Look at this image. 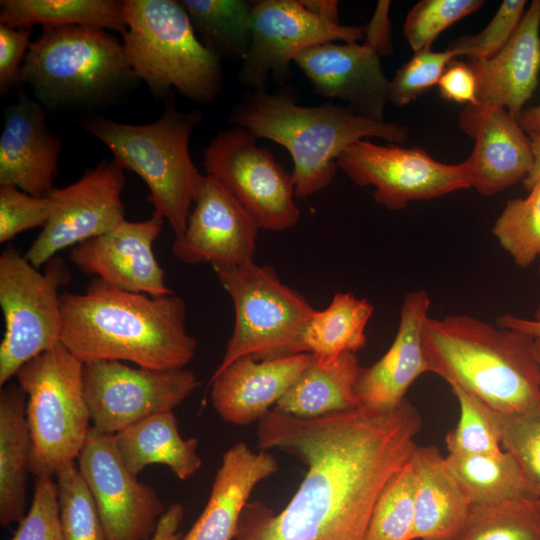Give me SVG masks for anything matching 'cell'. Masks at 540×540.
<instances>
[{
    "label": "cell",
    "mask_w": 540,
    "mask_h": 540,
    "mask_svg": "<svg viewBox=\"0 0 540 540\" xmlns=\"http://www.w3.org/2000/svg\"><path fill=\"white\" fill-rule=\"evenodd\" d=\"M446 462L473 505L538 498L515 459L504 450L493 454H448Z\"/></svg>",
    "instance_id": "32"
},
{
    "label": "cell",
    "mask_w": 540,
    "mask_h": 540,
    "mask_svg": "<svg viewBox=\"0 0 540 540\" xmlns=\"http://www.w3.org/2000/svg\"><path fill=\"white\" fill-rule=\"evenodd\" d=\"M213 269L232 299L235 322L212 375L241 357L265 360L299 354L300 334L316 311L302 294L284 284L269 265L251 261Z\"/></svg>",
    "instance_id": "9"
},
{
    "label": "cell",
    "mask_w": 540,
    "mask_h": 540,
    "mask_svg": "<svg viewBox=\"0 0 540 540\" xmlns=\"http://www.w3.org/2000/svg\"><path fill=\"white\" fill-rule=\"evenodd\" d=\"M380 56L366 42H326L302 51L294 63L316 94L342 100L365 118L385 121L390 80Z\"/></svg>",
    "instance_id": "19"
},
{
    "label": "cell",
    "mask_w": 540,
    "mask_h": 540,
    "mask_svg": "<svg viewBox=\"0 0 540 540\" xmlns=\"http://www.w3.org/2000/svg\"><path fill=\"white\" fill-rule=\"evenodd\" d=\"M361 369L356 353L344 352L321 363H311L272 410L312 419L357 408L355 385Z\"/></svg>",
    "instance_id": "28"
},
{
    "label": "cell",
    "mask_w": 540,
    "mask_h": 540,
    "mask_svg": "<svg viewBox=\"0 0 540 540\" xmlns=\"http://www.w3.org/2000/svg\"><path fill=\"white\" fill-rule=\"evenodd\" d=\"M30 436L26 396L17 383L0 392V523L8 527L25 516Z\"/></svg>",
    "instance_id": "29"
},
{
    "label": "cell",
    "mask_w": 540,
    "mask_h": 540,
    "mask_svg": "<svg viewBox=\"0 0 540 540\" xmlns=\"http://www.w3.org/2000/svg\"><path fill=\"white\" fill-rule=\"evenodd\" d=\"M430 305L423 289L405 295L392 345L371 366H361L355 385L358 409L372 413L396 409L406 400L405 395L416 379L431 372L423 346Z\"/></svg>",
    "instance_id": "20"
},
{
    "label": "cell",
    "mask_w": 540,
    "mask_h": 540,
    "mask_svg": "<svg viewBox=\"0 0 540 540\" xmlns=\"http://www.w3.org/2000/svg\"><path fill=\"white\" fill-rule=\"evenodd\" d=\"M535 351L540 366V339H535Z\"/></svg>",
    "instance_id": "54"
},
{
    "label": "cell",
    "mask_w": 540,
    "mask_h": 540,
    "mask_svg": "<svg viewBox=\"0 0 540 540\" xmlns=\"http://www.w3.org/2000/svg\"><path fill=\"white\" fill-rule=\"evenodd\" d=\"M136 79L123 43L93 26L43 27L21 72L46 110L101 105Z\"/></svg>",
    "instance_id": "7"
},
{
    "label": "cell",
    "mask_w": 540,
    "mask_h": 540,
    "mask_svg": "<svg viewBox=\"0 0 540 540\" xmlns=\"http://www.w3.org/2000/svg\"><path fill=\"white\" fill-rule=\"evenodd\" d=\"M459 124L475 141L464 161L472 188L491 196L525 179L533 164L532 142L508 110L466 105Z\"/></svg>",
    "instance_id": "21"
},
{
    "label": "cell",
    "mask_w": 540,
    "mask_h": 540,
    "mask_svg": "<svg viewBox=\"0 0 540 540\" xmlns=\"http://www.w3.org/2000/svg\"><path fill=\"white\" fill-rule=\"evenodd\" d=\"M162 116L147 124H128L99 115L78 123L103 142L124 170L137 174L149 189L148 201L181 235L206 178L194 164L189 148L194 128L203 120L199 109L181 112L174 96L165 102Z\"/></svg>",
    "instance_id": "5"
},
{
    "label": "cell",
    "mask_w": 540,
    "mask_h": 540,
    "mask_svg": "<svg viewBox=\"0 0 540 540\" xmlns=\"http://www.w3.org/2000/svg\"><path fill=\"white\" fill-rule=\"evenodd\" d=\"M10 540H63L56 481L38 476L34 482L31 506L18 522Z\"/></svg>",
    "instance_id": "44"
},
{
    "label": "cell",
    "mask_w": 540,
    "mask_h": 540,
    "mask_svg": "<svg viewBox=\"0 0 540 540\" xmlns=\"http://www.w3.org/2000/svg\"><path fill=\"white\" fill-rule=\"evenodd\" d=\"M480 108H504L518 118L540 73V0H533L508 42L488 58H468Z\"/></svg>",
    "instance_id": "23"
},
{
    "label": "cell",
    "mask_w": 540,
    "mask_h": 540,
    "mask_svg": "<svg viewBox=\"0 0 540 540\" xmlns=\"http://www.w3.org/2000/svg\"><path fill=\"white\" fill-rule=\"evenodd\" d=\"M411 463L415 476L411 540H457L474 505L440 450L416 445Z\"/></svg>",
    "instance_id": "26"
},
{
    "label": "cell",
    "mask_w": 540,
    "mask_h": 540,
    "mask_svg": "<svg viewBox=\"0 0 540 540\" xmlns=\"http://www.w3.org/2000/svg\"><path fill=\"white\" fill-rule=\"evenodd\" d=\"M201 42L218 58L243 60L250 45L253 2L180 0Z\"/></svg>",
    "instance_id": "33"
},
{
    "label": "cell",
    "mask_w": 540,
    "mask_h": 540,
    "mask_svg": "<svg viewBox=\"0 0 540 540\" xmlns=\"http://www.w3.org/2000/svg\"><path fill=\"white\" fill-rule=\"evenodd\" d=\"M121 2L123 45L136 78L165 102L174 90L198 104L215 100L223 83L221 59L198 38L180 2Z\"/></svg>",
    "instance_id": "6"
},
{
    "label": "cell",
    "mask_w": 540,
    "mask_h": 540,
    "mask_svg": "<svg viewBox=\"0 0 540 540\" xmlns=\"http://www.w3.org/2000/svg\"><path fill=\"white\" fill-rule=\"evenodd\" d=\"M527 5L525 0H504L487 26L475 35H464L448 49L458 57L488 58L497 53L518 27Z\"/></svg>",
    "instance_id": "42"
},
{
    "label": "cell",
    "mask_w": 540,
    "mask_h": 540,
    "mask_svg": "<svg viewBox=\"0 0 540 540\" xmlns=\"http://www.w3.org/2000/svg\"><path fill=\"white\" fill-rule=\"evenodd\" d=\"M501 445L540 499V411L501 414Z\"/></svg>",
    "instance_id": "40"
},
{
    "label": "cell",
    "mask_w": 540,
    "mask_h": 540,
    "mask_svg": "<svg viewBox=\"0 0 540 540\" xmlns=\"http://www.w3.org/2000/svg\"><path fill=\"white\" fill-rule=\"evenodd\" d=\"M496 325L521 331L534 339H540V320L513 314H503L496 319Z\"/></svg>",
    "instance_id": "49"
},
{
    "label": "cell",
    "mask_w": 540,
    "mask_h": 540,
    "mask_svg": "<svg viewBox=\"0 0 540 540\" xmlns=\"http://www.w3.org/2000/svg\"><path fill=\"white\" fill-rule=\"evenodd\" d=\"M278 471L268 451L253 452L244 442L222 455L207 504L182 540H232L251 492Z\"/></svg>",
    "instance_id": "25"
},
{
    "label": "cell",
    "mask_w": 540,
    "mask_h": 540,
    "mask_svg": "<svg viewBox=\"0 0 540 540\" xmlns=\"http://www.w3.org/2000/svg\"><path fill=\"white\" fill-rule=\"evenodd\" d=\"M365 26L325 21L300 0L253 2L250 45L239 71L240 84L250 91L266 90L269 75L284 85L292 77L291 63L302 51L326 42L364 40Z\"/></svg>",
    "instance_id": "12"
},
{
    "label": "cell",
    "mask_w": 540,
    "mask_h": 540,
    "mask_svg": "<svg viewBox=\"0 0 540 540\" xmlns=\"http://www.w3.org/2000/svg\"><path fill=\"white\" fill-rule=\"evenodd\" d=\"M517 120L520 127L529 137L540 135V104L525 108Z\"/></svg>",
    "instance_id": "51"
},
{
    "label": "cell",
    "mask_w": 540,
    "mask_h": 540,
    "mask_svg": "<svg viewBox=\"0 0 540 540\" xmlns=\"http://www.w3.org/2000/svg\"><path fill=\"white\" fill-rule=\"evenodd\" d=\"M0 23L16 28L93 26L127 29L122 2L115 0H2Z\"/></svg>",
    "instance_id": "31"
},
{
    "label": "cell",
    "mask_w": 540,
    "mask_h": 540,
    "mask_svg": "<svg viewBox=\"0 0 540 540\" xmlns=\"http://www.w3.org/2000/svg\"><path fill=\"white\" fill-rule=\"evenodd\" d=\"M71 274L63 260L54 257L44 271L15 248L0 255V305L5 331L0 344V386L19 369L61 342L60 287Z\"/></svg>",
    "instance_id": "10"
},
{
    "label": "cell",
    "mask_w": 540,
    "mask_h": 540,
    "mask_svg": "<svg viewBox=\"0 0 540 540\" xmlns=\"http://www.w3.org/2000/svg\"><path fill=\"white\" fill-rule=\"evenodd\" d=\"M77 460L107 540H149L166 509L156 490L125 466L114 435L90 427Z\"/></svg>",
    "instance_id": "16"
},
{
    "label": "cell",
    "mask_w": 540,
    "mask_h": 540,
    "mask_svg": "<svg viewBox=\"0 0 540 540\" xmlns=\"http://www.w3.org/2000/svg\"><path fill=\"white\" fill-rule=\"evenodd\" d=\"M390 6L391 2L388 0L378 1L369 23L365 25L364 42L371 45L381 56L391 55L393 51Z\"/></svg>",
    "instance_id": "47"
},
{
    "label": "cell",
    "mask_w": 540,
    "mask_h": 540,
    "mask_svg": "<svg viewBox=\"0 0 540 540\" xmlns=\"http://www.w3.org/2000/svg\"><path fill=\"white\" fill-rule=\"evenodd\" d=\"M538 273H539V276H540V257H539V266H538ZM536 320H540V302L536 308V311H535V314L534 316L532 317Z\"/></svg>",
    "instance_id": "53"
},
{
    "label": "cell",
    "mask_w": 540,
    "mask_h": 540,
    "mask_svg": "<svg viewBox=\"0 0 540 540\" xmlns=\"http://www.w3.org/2000/svg\"><path fill=\"white\" fill-rule=\"evenodd\" d=\"M114 442L125 466L136 476L149 465L161 464L187 480L202 465L198 440L181 436L173 410L131 424L114 435Z\"/></svg>",
    "instance_id": "27"
},
{
    "label": "cell",
    "mask_w": 540,
    "mask_h": 540,
    "mask_svg": "<svg viewBox=\"0 0 540 540\" xmlns=\"http://www.w3.org/2000/svg\"><path fill=\"white\" fill-rule=\"evenodd\" d=\"M164 221L154 212L143 221L125 219L110 231L74 246L70 260L82 272L119 289L150 296L172 295L153 251Z\"/></svg>",
    "instance_id": "18"
},
{
    "label": "cell",
    "mask_w": 540,
    "mask_h": 540,
    "mask_svg": "<svg viewBox=\"0 0 540 540\" xmlns=\"http://www.w3.org/2000/svg\"><path fill=\"white\" fill-rule=\"evenodd\" d=\"M414 494L415 476L410 459L381 491L364 540H411Z\"/></svg>",
    "instance_id": "37"
},
{
    "label": "cell",
    "mask_w": 540,
    "mask_h": 540,
    "mask_svg": "<svg viewBox=\"0 0 540 540\" xmlns=\"http://www.w3.org/2000/svg\"><path fill=\"white\" fill-rule=\"evenodd\" d=\"M56 485L63 540H107L94 498L76 463L56 475Z\"/></svg>",
    "instance_id": "38"
},
{
    "label": "cell",
    "mask_w": 540,
    "mask_h": 540,
    "mask_svg": "<svg viewBox=\"0 0 540 540\" xmlns=\"http://www.w3.org/2000/svg\"><path fill=\"white\" fill-rule=\"evenodd\" d=\"M83 365L60 342L23 365L15 376L26 396L29 472L35 477H53L75 464L84 446L91 419Z\"/></svg>",
    "instance_id": "8"
},
{
    "label": "cell",
    "mask_w": 540,
    "mask_h": 540,
    "mask_svg": "<svg viewBox=\"0 0 540 540\" xmlns=\"http://www.w3.org/2000/svg\"><path fill=\"white\" fill-rule=\"evenodd\" d=\"M311 361L310 353L265 360L241 357L211 376L212 406L223 420L235 425L259 421Z\"/></svg>",
    "instance_id": "24"
},
{
    "label": "cell",
    "mask_w": 540,
    "mask_h": 540,
    "mask_svg": "<svg viewBox=\"0 0 540 540\" xmlns=\"http://www.w3.org/2000/svg\"><path fill=\"white\" fill-rule=\"evenodd\" d=\"M457 57L448 48L444 51L428 49L414 53L390 80L388 102L404 106L416 100L423 92L438 84L448 64Z\"/></svg>",
    "instance_id": "41"
},
{
    "label": "cell",
    "mask_w": 540,
    "mask_h": 540,
    "mask_svg": "<svg viewBox=\"0 0 540 540\" xmlns=\"http://www.w3.org/2000/svg\"><path fill=\"white\" fill-rule=\"evenodd\" d=\"M374 307L366 298L351 292H337L323 310H316L299 337V353H310L326 363L344 352L365 347V330Z\"/></svg>",
    "instance_id": "30"
},
{
    "label": "cell",
    "mask_w": 540,
    "mask_h": 540,
    "mask_svg": "<svg viewBox=\"0 0 540 540\" xmlns=\"http://www.w3.org/2000/svg\"><path fill=\"white\" fill-rule=\"evenodd\" d=\"M31 43L30 28L0 24L1 94L21 83V72Z\"/></svg>",
    "instance_id": "45"
},
{
    "label": "cell",
    "mask_w": 540,
    "mask_h": 540,
    "mask_svg": "<svg viewBox=\"0 0 540 540\" xmlns=\"http://www.w3.org/2000/svg\"><path fill=\"white\" fill-rule=\"evenodd\" d=\"M458 400L460 418L446 435L448 454H493L503 451L500 413L457 386H450Z\"/></svg>",
    "instance_id": "36"
},
{
    "label": "cell",
    "mask_w": 540,
    "mask_h": 540,
    "mask_svg": "<svg viewBox=\"0 0 540 540\" xmlns=\"http://www.w3.org/2000/svg\"><path fill=\"white\" fill-rule=\"evenodd\" d=\"M300 2L315 16L331 23L341 24L337 0H300Z\"/></svg>",
    "instance_id": "50"
},
{
    "label": "cell",
    "mask_w": 540,
    "mask_h": 540,
    "mask_svg": "<svg viewBox=\"0 0 540 540\" xmlns=\"http://www.w3.org/2000/svg\"><path fill=\"white\" fill-rule=\"evenodd\" d=\"M199 385L195 373L184 368L155 370L113 360L83 365L92 427L110 435L152 414L173 410Z\"/></svg>",
    "instance_id": "14"
},
{
    "label": "cell",
    "mask_w": 540,
    "mask_h": 540,
    "mask_svg": "<svg viewBox=\"0 0 540 540\" xmlns=\"http://www.w3.org/2000/svg\"><path fill=\"white\" fill-rule=\"evenodd\" d=\"M51 210L50 196L37 197L13 185H0V243L24 231L44 228Z\"/></svg>",
    "instance_id": "43"
},
{
    "label": "cell",
    "mask_w": 540,
    "mask_h": 540,
    "mask_svg": "<svg viewBox=\"0 0 540 540\" xmlns=\"http://www.w3.org/2000/svg\"><path fill=\"white\" fill-rule=\"evenodd\" d=\"M124 169L115 160H103L77 181L55 188L50 218L24 254L40 268L71 246L104 234L125 220L121 193Z\"/></svg>",
    "instance_id": "15"
},
{
    "label": "cell",
    "mask_w": 540,
    "mask_h": 540,
    "mask_svg": "<svg viewBox=\"0 0 540 540\" xmlns=\"http://www.w3.org/2000/svg\"><path fill=\"white\" fill-rule=\"evenodd\" d=\"M62 344L83 363L129 361L155 370L183 369L197 340L185 326L186 304L94 278L83 293L61 294Z\"/></svg>",
    "instance_id": "2"
},
{
    "label": "cell",
    "mask_w": 540,
    "mask_h": 540,
    "mask_svg": "<svg viewBox=\"0 0 540 540\" xmlns=\"http://www.w3.org/2000/svg\"><path fill=\"white\" fill-rule=\"evenodd\" d=\"M421 416L407 399L396 409H361L312 419L270 410L258 421L261 450L298 458L306 474L278 513L247 503L233 540H364L376 501L416 447Z\"/></svg>",
    "instance_id": "1"
},
{
    "label": "cell",
    "mask_w": 540,
    "mask_h": 540,
    "mask_svg": "<svg viewBox=\"0 0 540 540\" xmlns=\"http://www.w3.org/2000/svg\"><path fill=\"white\" fill-rule=\"evenodd\" d=\"M530 139L533 150V164L530 172L522 181L527 191L538 179H540V135L531 136Z\"/></svg>",
    "instance_id": "52"
},
{
    "label": "cell",
    "mask_w": 540,
    "mask_h": 540,
    "mask_svg": "<svg viewBox=\"0 0 540 540\" xmlns=\"http://www.w3.org/2000/svg\"><path fill=\"white\" fill-rule=\"evenodd\" d=\"M492 234L513 262L526 268L540 257V179L524 198L507 201Z\"/></svg>",
    "instance_id": "35"
},
{
    "label": "cell",
    "mask_w": 540,
    "mask_h": 540,
    "mask_svg": "<svg viewBox=\"0 0 540 540\" xmlns=\"http://www.w3.org/2000/svg\"><path fill=\"white\" fill-rule=\"evenodd\" d=\"M249 130L219 131L203 153L207 175L215 178L252 215L260 229L285 231L300 219L291 174L257 145Z\"/></svg>",
    "instance_id": "11"
},
{
    "label": "cell",
    "mask_w": 540,
    "mask_h": 540,
    "mask_svg": "<svg viewBox=\"0 0 540 540\" xmlns=\"http://www.w3.org/2000/svg\"><path fill=\"white\" fill-rule=\"evenodd\" d=\"M439 94L446 101L477 106V83L467 62L452 60L438 82Z\"/></svg>",
    "instance_id": "46"
},
{
    "label": "cell",
    "mask_w": 540,
    "mask_h": 540,
    "mask_svg": "<svg viewBox=\"0 0 540 540\" xmlns=\"http://www.w3.org/2000/svg\"><path fill=\"white\" fill-rule=\"evenodd\" d=\"M337 166L359 186H373L375 201L389 210L472 188L465 162L446 164L420 147L379 145L370 139L348 146Z\"/></svg>",
    "instance_id": "13"
},
{
    "label": "cell",
    "mask_w": 540,
    "mask_h": 540,
    "mask_svg": "<svg viewBox=\"0 0 540 540\" xmlns=\"http://www.w3.org/2000/svg\"><path fill=\"white\" fill-rule=\"evenodd\" d=\"M193 205L184 232L172 244L180 262L220 267L254 261L260 227L223 185L206 174Z\"/></svg>",
    "instance_id": "17"
},
{
    "label": "cell",
    "mask_w": 540,
    "mask_h": 540,
    "mask_svg": "<svg viewBox=\"0 0 540 540\" xmlns=\"http://www.w3.org/2000/svg\"><path fill=\"white\" fill-rule=\"evenodd\" d=\"M457 540H540V499L474 505Z\"/></svg>",
    "instance_id": "34"
},
{
    "label": "cell",
    "mask_w": 540,
    "mask_h": 540,
    "mask_svg": "<svg viewBox=\"0 0 540 540\" xmlns=\"http://www.w3.org/2000/svg\"><path fill=\"white\" fill-rule=\"evenodd\" d=\"M183 516L184 508L180 503L170 505L161 516L157 529L149 540H182L179 527Z\"/></svg>",
    "instance_id": "48"
},
{
    "label": "cell",
    "mask_w": 540,
    "mask_h": 540,
    "mask_svg": "<svg viewBox=\"0 0 540 540\" xmlns=\"http://www.w3.org/2000/svg\"><path fill=\"white\" fill-rule=\"evenodd\" d=\"M423 346L431 372L501 414L540 411L535 339L466 314L429 317Z\"/></svg>",
    "instance_id": "3"
},
{
    "label": "cell",
    "mask_w": 540,
    "mask_h": 540,
    "mask_svg": "<svg viewBox=\"0 0 540 540\" xmlns=\"http://www.w3.org/2000/svg\"><path fill=\"white\" fill-rule=\"evenodd\" d=\"M483 0H421L408 12L403 33L414 53L431 49L448 27L474 13Z\"/></svg>",
    "instance_id": "39"
},
{
    "label": "cell",
    "mask_w": 540,
    "mask_h": 540,
    "mask_svg": "<svg viewBox=\"0 0 540 540\" xmlns=\"http://www.w3.org/2000/svg\"><path fill=\"white\" fill-rule=\"evenodd\" d=\"M46 111L23 92L6 110L0 136V185H13L37 197L55 190L62 143L49 130Z\"/></svg>",
    "instance_id": "22"
},
{
    "label": "cell",
    "mask_w": 540,
    "mask_h": 540,
    "mask_svg": "<svg viewBox=\"0 0 540 540\" xmlns=\"http://www.w3.org/2000/svg\"><path fill=\"white\" fill-rule=\"evenodd\" d=\"M234 126L280 144L290 153L295 196L307 198L325 189L337 172V159L353 143L380 138L403 143L405 126L365 118L348 106L299 105L286 91H248L231 109Z\"/></svg>",
    "instance_id": "4"
}]
</instances>
